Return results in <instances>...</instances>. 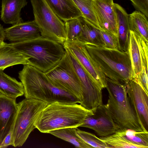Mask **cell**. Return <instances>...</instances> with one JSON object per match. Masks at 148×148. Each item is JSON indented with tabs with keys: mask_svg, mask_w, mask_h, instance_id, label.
I'll return each mask as SVG.
<instances>
[{
	"mask_svg": "<svg viewBox=\"0 0 148 148\" xmlns=\"http://www.w3.org/2000/svg\"><path fill=\"white\" fill-rule=\"evenodd\" d=\"M138 37L142 56V66L148 70V42Z\"/></svg>",
	"mask_w": 148,
	"mask_h": 148,
	"instance_id": "obj_31",
	"label": "cell"
},
{
	"mask_svg": "<svg viewBox=\"0 0 148 148\" xmlns=\"http://www.w3.org/2000/svg\"><path fill=\"white\" fill-rule=\"evenodd\" d=\"M75 127H69L53 130L49 133L55 136L69 142L77 148H92L76 134Z\"/></svg>",
	"mask_w": 148,
	"mask_h": 148,
	"instance_id": "obj_24",
	"label": "cell"
},
{
	"mask_svg": "<svg viewBox=\"0 0 148 148\" xmlns=\"http://www.w3.org/2000/svg\"><path fill=\"white\" fill-rule=\"evenodd\" d=\"M128 43V51L132 67L134 77L137 78L143 69L142 56L138 37L131 30L130 31Z\"/></svg>",
	"mask_w": 148,
	"mask_h": 148,
	"instance_id": "obj_21",
	"label": "cell"
},
{
	"mask_svg": "<svg viewBox=\"0 0 148 148\" xmlns=\"http://www.w3.org/2000/svg\"><path fill=\"white\" fill-rule=\"evenodd\" d=\"M13 132L12 128L4 138L0 144V148H6L13 145Z\"/></svg>",
	"mask_w": 148,
	"mask_h": 148,
	"instance_id": "obj_34",
	"label": "cell"
},
{
	"mask_svg": "<svg viewBox=\"0 0 148 148\" xmlns=\"http://www.w3.org/2000/svg\"><path fill=\"white\" fill-rule=\"evenodd\" d=\"M77 135L86 143L96 148H108L106 144L93 134L76 128Z\"/></svg>",
	"mask_w": 148,
	"mask_h": 148,
	"instance_id": "obj_29",
	"label": "cell"
},
{
	"mask_svg": "<svg viewBox=\"0 0 148 148\" xmlns=\"http://www.w3.org/2000/svg\"><path fill=\"white\" fill-rule=\"evenodd\" d=\"M18 74L25 98L39 100L48 104L56 102L80 103L71 94L55 86L44 73L32 65H23Z\"/></svg>",
	"mask_w": 148,
	"mask_h": 148,
	"instance_id": "obj_2",
	"label": "cell"
},
{
	"mask_svg": "<svg viewBox=\"0 0 148 148\" xmlns=\"http://www.w3.org/2000/svg\"><path fill=\"white\" fill-rule=\"evenodd\" d=\"M100 32L104 47L111 49L118 48L117 37L105 31L100 30Z\"/></svg>",
	"mask_w": 148,
	"mask_h": 148,
	"instance_id": "obj_30",
	"label": "cell"
},
{
	"mask_svg": "<svg viewBox=\"0 0 148 148\" xmlns=\"http://www.w3.org/2000/svg\"><path fill=\"white\" fill-rule=\"evenodd\" d=\"M5 39L12 42L24 41L41 36L34 20L22 22L4 29Z\"/></svg>",
	"mask_w": 148,
	"mask_h": 148,
	"instance_id": "obj_14",
	"label": "cell"
},
{
	"mask_svg": "<svg viewBox=\"0 0 148 148\" xmlns=\"http://www.w3.org/2000/svg\"><path fill=\"white\" fill-rule=\"evenodd\" d=\"M5 39L4 29L2 25L0 24V43L1 44L4 43Z\"/></svg>",
	"mask_w": 148,
	"mask_h": 148,
	"instance_id": "obj_35",
	"label": "cell"
},
{
	"mask_svg": "<svg viewBox=\"0 0 148 148\" xmlns=\"http://www.w3.org/2000/svg\"><path fill=\"white\" fill-rule=\"evenodd\" d=\"M16 99L0 95V144L12 128L18 109Z\"/></svg>",
	"mask_w": 148,
	"mask_h": 148,
	"instance_id": "obj_15",
	"label": "cell"
},
{
	"mask_svg": "<svg viewBox=\"0 0 148 148\" xmlns=\"http://www.w3.org/2000/svg\"><path fill=\"white\" fill-rule=\"evenodd\" d=\"M27 3L26 0H2L1 19L12 25L23 22L20 13Z\"/></svg>",
	"mask_w": 148,
	"mask_h": 148,
	"instance_id": "obj_17",
	"label": "cell"
},
{
	"mask_svg": "<svg viewBox=\"0 0 148 148\" xmlns=\"http://www.w3.org/2000/svg\"><path fill=\"white\" fill-rule=\"evenodd\" d=\"M114 7L117 17L118 49L127 52L130 31L129 14L119 4L114 3Z\"/></svg>",
	"mask_w": 148,
	"mask_h": 148,
	"instance_id": "obj_16",
	"label": "cell"
},
{
	"mask_svg": "<svg viewBox=\"0 0 148 148\" xmlns=\"http://www.w3.org/2000/svg\"><path fill=\"white\" fill-rule=\"evenodd\" d=\"M130 102L138 119L147 128L148 125V92L137 78L124 84Z\"/></svg>",
	"mask_w": 148,
	"mask_h": 148,
	"instance_id": "obj_12",
	"label": "cell"
},
{
	"mask_svg": "<svg viewBox=\"0 0 148 148\" xmlns=\"http://www.w3.org/2000/svg\"><path fill=\"white\" fill-rule=\"evenodd\" d=\"M64 47L73 55L90 76L103 89L106 88V77L94 62L84 44L75 41L65 42Z\"/></svg>",
	"mask_w": 148,
	"mask_h": 148,
	"instance_id": "obj_11",
	"label": "cell"
},
{
	"mask_svg": "<svg viewBox=\"0 0 148 148\" xmlns=\"http://www.w3.org/2000/svg\"><path fill=\"white\" fill-rule=\"evenodd\" d=\"M44 73L54 85L69 93L80 103L82 100L81 83L66 51L58 64Z\"/></svg>",
	"mask_w": 148,
	"mask_h": 148,
	"instance_id": "obj_8",
	"label": "cell"
},
{
	"mask_svg": "<svg viewBox=\"0 0 148 148\" xmlns=\"http://www.w3.org/2000/svg\"><path fill=\"white\" fill-rule=\"evenodd\" d=\"M82 24V33L77 41L84 44H90L104 47L100 30L83 17H80Z\"/></svg>",
	"mask_w": 148,
	"mask_h": 148,
	"instance_id": "obj_22",
	"label": "cell"
},
{
	"mask_svg": "<svg viewBox=\"0 0 148 148\" xmlns=\"http://www.w3.org/2000/svg\"><path fill=\"white\" fill-rule=\"evenodd\" d=\"M8 44L21 53L29 57V65L44 73L58 64L66 53L63 45L42 36Z\"/></svg>",
	"mask_w": 148,
	"mask_h": 148,
	"instance_id": "obj_4",
	"label": "cell"
},
{
	"mask_svg": "<svg viewBox=\"0 0 148 148\" xmlns=\"http://www.w3.org/2000/svg\"><path fill=\"white\" fill-rule=\"evenodd\" d=\"M54 12L64 22L82 17L73 0H45Z\"/></svg>",
	"mask_w": 148,
	"mask_h": 148,
	"instance_id": "obj_18",
	"label": "cell"
},
{
	"mask_svg": "<svg viewBox=\"0 0 148 148\" xmlns=\"http://www.w3.org/2000/svg\"><path fill=\"white\" fill-rule=\"evenodd\" d=\"M1 44H1V43H0V45Z\"/></svg>",
	"mask_w": 148,
	"mask_h": 148,
	"instance_id": "obj_36",
	"label": "cell"
},
{
	"mask_svg": "<svg viewBox=\"0 0 148 148\" xmlns=\"http://www.w3.org/2000/svg\"><path fill=\"white\" fill-rule=\"evenodd\" d=\"M99 138L108 148H148L131 141L118 131L109 136L100 137Z\"/></svg>",
	"mask_w": 148,
	"mask_h": 148,
	"instance_id": "obj_25",
	"label": "cell"
},
{
	"mask_svg": "<svg viewBox=\"0 0 148 148\" xmlns=\"http://www.w3.org/2000/svg\"><path fill=\"white\" fill-rule=\"evenodd\" d=\"M73 1L81 12L82 17L95 27L101 30L95 12L92 0Z\"/></svg>",
	"mask_w": 148,
	"mask_h": 148,
	"instance_id": "obj_26",
	"label": "cell"
},
{
	"mask_svg": "<svg viewBox=\"0 0 148 148\" xmlns=\"http://www.w3.org/2000/svg\"><path fill=\"white\" fill-rule=\"evenodd\" d=\"M85 45L94 62L106 77L123 84L134 78L128 51L90 44Z\"/></svg>",
	"mask_w": 148,
	"mask_h": 148,
	"instance_id": "obj_3",
	"label": "cell"
},
{
	"mask_svg": "<svg viewBox=\"0 0 148 148\" xmlns=\"http://www.w3.org/2000/svg\"><path fill=\"white\" fill-rule=\"evenodd\" d=\"M130 30L148 43V21L147 18L138 10L129 14Z\"/></svg>",
	"mask_w": 148,
	"mask_h": 148,
	"instance_id": "obj_23",
	"label": "cell"
},
{
	"mask_svg": "<svg viewBox=\"0 0 148 148\" xmlns=\"http://www.w3.org/2000/svg\"><path fill=\"white\" fill-rule=\"evenodd\" d=\"M137 79L145 90L148 92V70L145 67H143L142 71Z\"/></svg>",
	"mask_w": 148,
	"mask_h": 148,
	"instance_id": "obj_33",
	"label": "cell"
},
{
	"mask_svg": "<svg viewBox=\"0 0 148 148\" xmlns=\"http://www.w3.org/2000/svg\"><path fill=\"white\" fill-rule=\"evenodd\" d=\"M137 10L148 17V0H130Z\"/></svg>",
	"mask_w": 148,
	"mask_h": 148,
	"instance_id": "obj_32",
	"label": "cell"
},
{
	"mask_svg": "<svg viewBox=\"0 0 148 148\" xmlns=\"http://www.w3.org/2000/svg\"><path fill=\"white\" fill-rule=\"evenodd\" d=\"M108 99L106 106L120 129L147 131L138 118L130 102L125 86L119 81L106 77Z\"/></svg>",
	"mask_w": 148,
	"mask_h": 148,
	"instance_id": "obj_5",
	"label": "cell"
},
{
	"mask_svg": "<svg viewBox=\"0 0 148 148\" xmlns=\"http://www.w3.org/2000/svg\"><path fill=\"white\" fill-rule=\"evenodd\" d=\"M118 131L131 141L148 148V131L138 132L128 129H120Z\"/></svg>",
	"mask_w": 148,
	"mask_h": 148,
	"instance_id": "obj_28",
	"label": "cell"
},
{
	"mask_svg": "<svg viewBox=\"0 0 148 148\" xmlns=\"http://www.w3.org/2000/svg\"><path fill=\"white\" fill-rule=\"evenodd\" d=\"M66 40L65 42L75 41L81 34L82 30L80 17L71 19L64 23Z\"/></svg>",
	"mask_w": 148,
	"mask_h": 148,
	"instance_id": "obj_27",
	"label": "cell"
},
{
	"mask_svg": "<svg viewBox=\"0 0 148 148\" xmlns=\"http://www.w3.org/2000/svg\"><path fill=\"white\" fill-rule=\"evenodd\" d=\"M41 36L63 45L66 40L64 23L54 12L45 0H30Z\"/></svg>",
	"mask_w": 148,
	"mask_h": 148,
	"instance_id": "obj_7",
	"label": "cell"
},
{
	"mask_svg": "<svg viewBox=\"0 0 148 148\" xmlns=\"http://www.w3.org/2000/svg\"><path fill=\"white\" fill-rule=\"evenodd\" d=\"M64 48L81 83L82 100L80 104L86 109L92 110L103 103L102 89L92 78L69 51Z\"/></svg>",
	"mask_w": 148,
	"mask_h": 148,
	"instance_id": "obj_9",
	"label": "cell"
},
{
	"mask_svg": "<svg viewBox=\"0 0 148 148\" xmlns=\"http://www.w3.org/2000/svg\"><path fill=\"white\" fill-rule=\"evenodd\" d=\"M24 94L22 82L6 74L3 70L0 69V95L16 99Z\"/></svg>",
	"mask_w": 148,
	"mask_h": 148,
	"instance_id": "obj_20",
	"label": "cell"
},
{
	"mask_svg": "<svg viewBox=\"0 0 148 148\" xmlns=\"http://www.w3.org/2000/svg\"><path fill=\"white\" fill-rule=\"evenodd\" d=\"M92 2L101 30L117 37V17L113 0H92Z\"/></svg>",
	"mask_w": 148,
	"mask_h": 148,
	"instance_id": "obj_13",
	"label": "cell"
},
{
	"mask_svg": "<svg viewBox=\"0 0 148 148\" xmlns=\"http://www.w3.org/2000/svg\"><path fill=\"white\" fill-rule=\"evenodd\" d=\"M92 111L94 114L86 117L80 127L93 130L100 137L109 136L120 129L105 105L102 103Z\"/></svg>",
	"mask_w": 148,
	"mask_h": 148,
	"instance_id": "obj_10",
	"label": "cell"
},
{
	"mask_svg": "<svg viewBox=\"0 0 148 148\" xmlns=\"http://www.w3.org/2000/svg\"><path fill=\"white\" fill-rule=\"evenodd\" d=\"M30 58L4 42L0 45V69L17 64H30Z\"/></svg>",
	"mask_w": 148,
	"mask_h": 148,
	"instance_id": "obj_19",
	"label": "cell"
},
{
	"mask_svg": "<svg viewBox=\"0 0 148 148\" xmlns=\"http://www.w3.org/2000/svg\"><path fill=\"white\" fill-rule=\"evenodd\" d=\"M48 103L32 99H26L18 103V109L12 127L14 147L22 146L32 131L35 122Z\"/></svg>",
	"mask_w": 148,
	"mask_h": 148,
	"instance_id": "obj_6",
	"label": "cell"
},
{
	"mask_svg": "<svg viewBox=\"0 0 148 148\" xmlns=\"http://www.w3.org/2000/svg\"><path fill=\"white\" fill-rule=\"evenodd\" d=\"M93 114L92 110L80 104L56 102L47 105L34 125L40 132L49 133L53 130L80 127L86 117Z\"/></svg>",
	"mask_w": 148,
	"mask_h": 148,
	"instance_id": "obj_1",
	"label": "cell"
}]
</instances>
